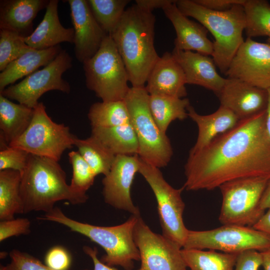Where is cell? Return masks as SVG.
<instances>
[{
	"label": "cell",
	"mask_w": 270,
	"mask_h": 270,
	"mask_svg": "<svg viewBox=\"0 0 270 270\" xmlns=\"http://www.w3.org/2000/svg\"><path fill=\"white\" fill-rule=\"evenodd\" d=\"M138 154H119L116 156L108 173L104 178L102 194L105 202L112 206L140 215L131 197V188L139 170Z\"/></svg>",
	"instance_id": "9a60e30c"
},
{
	"label": "cell",
	"mask_w": 270,
	"mask_h": 270,
	"mask_svg": "<svg viewBox=\"0 0 270 270\" xmlns=\"http://www.w3.org/2000/svg\"><path fill=\"white\" fill-rule=\"evenodd\" d=\"M252 228L270 238V208L264 212Z\"/></svg>",
	"instance_id": "7bdbcfd3"
},
{
	"label": "cell",
	"mask_w": 270,
	"mask_h": 270,
	"mask_svg": "<svg viewBox=\"0 0 270 270\" xmlns=\"http://www.w3.org/2000/svg\"><path fill=\"white\" fill-rule=\"evenodd\" d=\"M74 146L89 164L96 176H106L110 172L116 156L92 136L86 139L74 138Z\"/></svg>",
	"instance_id": "f546056e"
},
{
	"label": "cell",
	"mask_w": 270,
	"mask_h": 270,
	"mask_svg": "<svg viewBox=\"0 0 270 270\" xmlns=\"http://www.w3.org/2000/svg\"><path fill=\"white\" fill-rule=\"evenodd\" d=\"M83 64L86 87L102 102L124 100L130 88L124 62L110 35L96 54Z\"/></svg>",
	"instance_id": "52a82bcc"
},
{
	"label": "cell",
	"mask_w": 270,
	"mask_h": 270,
	"mask_svg": "<svg viewBox=\"0 0 270 270\" xmlns=\"http://www.w3.org/2000/svg\"><path fill=\"white\" fill-rule=\"evenodd\" d=\"M20 194L24 213L51 211L58 201L72 204L84 203L86 194L74 190L66 183L65 172L52 159L29 154L27 164L21 174Z\"/></svg>",
	"instance_id": "3957f363"
},
{
	"label": "cell",
	"mask_w": 270,
	"mask_h": 270,
	"mask_svg": "<svg viewBox=\"0 0 270 270\" xmlns=\"http://www.w3.org/2000/svg\"><path fill=\"white\" fill-rule=\"evenodd\" d=\"M186 270V268H185V269H184V270Z\"/></svg>",
	"instance_id": "7dc6e473"
},
{
	"label": "cell",
	"mask_w": 270,
	"mask_h": 270,
	"mask_svg": "<svg viewBox=\"0 0 270 270\" xmlns=\"http://www.w3.org/2000/svg\"><path fill=\"white\" fill-rule=\"evenodd\" d=\"M150 94L144 87H131L124 102L138 146V155L158 168L168 165L173 154L170 140L159 128L150 110Z\"/></svg>",
	"instance_id": "8992f818"
},
{
	"label": "cell",
	"mask_w": 270,
	"mask_h": 270,
	"mask_svg": "<svg viewBox=\"0 0 270 270\" xmlns=\"http://www.w3.org/2000/svg\"><path fill=\"white\" fill-rule=\"evenodd\" d=\"M58 0H50L46 6L42 20L28 36L26 43L36 50H44L61 42L74 44V32L73 28H66L60 21Z\"/></svg>",
	"instance_id": "44dd1931"
},
{
	"label": "cell",
	"mask_w": 270,
	"mask_h": 270,
	"mask_svg": "<svg viewBox=\"0 0 270 270\" xmlns=\"http://www.w3.org/2000/svg\"><path fill=\"white\" fill-rule=\"evenodd\" d=\"M29 154L15 147L8 146L0 152V170H12L21 173L25 170Z\"/></svg>",
	"instance_id": "d590c367"
},
{
	"label": "cell",
	"mask_w": 270,
	"mask_h": 270,
	"mask_svg": "<svg viewBox=\"0 0 270 270\" xmlns=\"http://www.w3.org/2000/svg\"><path fill=\"white\" fill-rule=\"evenodd\" d=\"M266 109L240 120L204 148L190 152L184 166L187 190H212L238 178L270 179Z\"/></svg>",
	"instance_id": "6da1fadb"
},
{
	"label": "cell",
	"mask_w": 270,
	"mask_h": 270,
	"mask_svg": "<svg viewBox=\"0 0 270 270\" xmlns=\"http://www.w3.org/2000/svg\"><path fill=\"white\" fill-rule=\"evenodd\" d=\"M48 0H4L0 2V29L18 32L25 37L32 30L38 12L46 8Z\"/></svg>",
	"instance_id": "7402d4cb"
},
{
	"label": "cell",
	"mask_w": 270,
	"mask_h": 270,
	"mask_svg": "<svg viewBox=\"0 0 270 270\" xmlns=\"http://www.w3.org/2000/svg\"><path fill=\"white\" fill-rule=\"evenodd\" d=\"M268 178L261 177L234 180L222 184L219 221L222 224L252 227L264 214L260 202Z\"/></svg>",
	"instance_id": "ba28073f"
},
{
	"label": "cell",
	"mask_w": 270,
	"mask_h": 270,
	"mask_svg": "<svg viewBox=\"0 0 270 270\" xmlns=\"http://www.w3.org/2000/svg\"><path fill=\"white\" fill-rule=\"evenodd\" d=\"M74 32V53L80 62L92 57L108 35L94 18L88 0H68Z\"/></svg>",
	"instance_id": "2e32d148"
},
{
	"label": "cell",
	"mask_w": 270,
	"mask_h": 270,
	"mask_svg": "<svg viewBox=\"0 0 270 270\" xmlns=\"http://www.w3.org/2000/svg\"><path fill=\"white\" fill-rule=\"evenodd\" d=\"M194 1L211 10L224 11L236 4L244 6L246 0H194Z\"/></svg>",
	"instance_id": "ab89813d"
},
{
	"label": "cell",
	"mask_w": 270,
	"mask_h": 270,
	"mask_svg": "<svg viewBox=\"0 0 270 270\" xmlns=\"http://www.w3.org/2000/svg\"><path fill=\"white\" fill-rule=\"evenodd\" d=\"M172 53L184 73L186 84L202 86L218 95L226 78L218 72L212 58L196 52L175 48Z\"/></svg>",
	"instance_id": "ffe728a7"
},
{
	"label": "cell",
	"mask_w": 270,
	"mask_h": 270,
	"mask_svg": "<svg viewBox=\"0 0 270 270\" xmlns=\"http://www.w3.org/2000/svg\"><path fill=\"white\" fill-rule=\"evenodd\" d=\"M162 10L176 32L174 48L212 56L214 44L208 38V31L204 26L184 14L178 8L176 0L164 7Z\"/></svg>",
	"instance_id": "ac0fdd59"
},
{
	"label": "cell",
	"mask_w": 270,
	"mask_h": 270,
	"mask_svg": "<svg viewBox=\"0 0 270 270\" xmlns=\"http://www.w3.org/2000/svg\"><path fill=\"white\" fill-rule=\"evenodd\" d=\"M134 242L140 252L138 270H183L186 266L182 248L162 234L152 232L140 216L134 230Z\"/></svg>",
	"instance_id": "4fadbf2b"
},
{
	"label": "cell",
	"mask_w": 270,
	"mask_h": 270,
	"mask_svg": "<svg viewBox=\"0 0 270 270\" xmlns=\"http://www.w3.org/2000/svg\"><path fill=\"white\" fill-rule=\"evenodd\" d=\"M140 216L132 214L119 225L101 226L73 220L54 207L38 219L63 224L71 231L86 236L104 250L106 254L100 259L102 262L110 266H120L126 270H132L134 261L140 260L134 238V228Z\"/></svg>",
	"instance_id": "5b68a950"
},
{
	"label": "cell",
	"mask_w": 270,
	"mask_h": 270,
	"mask_svg": "<svg viewBox=\"0 0 270 270\" xmlns=\"http://www.w3.org/2000/svg\"><path fill=\"white\" fill-rule=\"evenodd\" d=\"M72 66L71 56L62 50L48 64L26 76L20 82L8 86L0 92V94L34 109L38 104L40 97L47 92H70V86L62 76Z\"/></svg>",
	"instance_id": "7c38bea8"
},
{
	"label": "cell",
	"mask_w": 270,
	"mask_h": 270,
	"mask_svg": "<svg viewBox=\"0 0 270 270\" xmlns=\"http://www.w3.org/2000/svg\"><path fill=\"white\" fill-rule=\"evenodd\" d=\"M181 253L190 270H234L238 254L184 248Z\"/></svg>",
	"instance_id": "f1b7e54d"
},
{
	"label": "cell",
	"mask_w": 270,
	"mask_h": 270,
	"mask_svg": "<svg viewBox=\"0 0 270 270\" xmlns=\"http://www.w3.org/2000/svg\"><path fill=\"white\" fill-rule=\"evenodd\" d=\"M91 136L116 156L138 154V142L131 121L108 127L92 128Z\"/></svg>",
	"instance_id": "484cf974"
},
{
	"label": "cell",
	"mask_w": 270,
	"mask_h": 270,
	"mask_svg": "<svg viewBox=\"0 0 270 270\" xmlns=\"http://www.w3.org/2000/svg\"><path fill=\"white\" fill-rule=\"evenodd\" d=\"M268 102L266 108V126L268 134L270 136V88L268 90Z\"/></svg>",
	"instance_id": "bcb514c9"
},
{
	"label": "cell",
	"mask_w": 270,
	"mask_h": 270,
	"mask_svg": "<svg viewBox=\"0 0 270 270\" xmlns=\"http://www.w3.org/2000/svg\"><path fill=\"white\" fill-rule=\"evenodd\" d=\"M25 38L18 32L0 29V71L32 48L26 43Z\"/></svg>",
	"instance_id": "d6a6232c"
},
{
	"label": "cell",
	"mask_w": 270,
	"mask_h": 270,
	"mask_svg": "<svg viewBox=\"0 0 270 270\" xmlns=\"http://www.w3.org/2000/svg\"><path fill=\"white\" fill-rule=\"evenodd\" d=\"M261 252L256 250H247L238 254L234 270H258L262 266Z\"/></svg>",
	"instance_id": "f35d334b"
},
{
	"label": "cell",
	"mask_w": 270,
	"mask_h": 270,
	"mask_svg": "<svg viewBox=\"0 0 270 270\" xmlns=\"http://www.w3.org/2000/svg\"><path fill=\"white\" fill-rule=\"evenodd\" d=\"M260 208L266 210L270 208V179L268 180L260 202Z\"/></svg>",
	"instance_id": "ee69618b"
},
{
	"label": "cell",
	"mask_w": 270,
	"mask_h": 270,
	"mask_svg": "<svg viewBox=\"0 0 270 270\" xmlns=\"http://www.w3.org/2000/svg\"><path fill=\"white\" fill-rule=\"evenodd\" d=\"M62 50L60 45L44 50L31 48L11 62L0 74V92L18 80L51 62Z\"/></svg>",
	"instance_id": "cb8c5ba5"
},
{
	"label": "cell",
	"mask_w": 270,
	"mask_h": 270,
	"mask_svg": "<svg viewBox=\"0 0 270 270\" xmlns=\"http://www.w3.org/2000/svg\"><path fill=\"white\" fill-rule=\"evenodd\" d=\"M83 250L92 258L94 266V270H117L104 264L98 258L97 256L98 250L96 248L84 246Z\"/></svg>",
	"instance_id": "b9f144b4"
},
{
	"label": "cell",
	"mask_w": 270,
	"mask_h": 270,
	"mask_svg": "<svg viewBox=\"0 0 270 270\" xmlns=\"http://www.w3.org/2000/svg\"><path fill=\"white\" fill-rule=\"evenodd\" d=\"M10 262L6 266L0 265V270H54L38 259L18 250L10 252Z\"/></svg>",
	"instance_id": "e575fe53"
},
{
	"label": "cell",
	"mask_w": 270,
	"mask_h": 270,
	"mask_svg": "<svg viewBox=\"0 0 270 270\" xmlns=\"http://www.w3.org/2000/svg\"><path fill=\"white\" fill-rule=\"evenodd\" d=\"M30 222L26 218L0 220V242L14 236L27 234L30 230Z\"/></svg>",
	"instance_id": "8d00e7d4"
},
{
	"label": "cell",
	"mask_w": 270,
	"mask_h": 270,
	"mask_svg": "<svg viewBox=\"0 0 270 270\" xmlns=\"http://www.w3.org/2000/svg\"><path fill=\"white\" fill-rule=\"evenodd\" d=\"M260 252L262 258V266L264 270H270V248Z\"/></svg>",
	"instance_id": "f6af8a7d"
},
{
	"label": "cell",
	"mask_w": 270,
	"mask_h": 270,
	"mask_svg": "<svg viewBox=\"0 0 270 270\" xmlns=\"http://www.w3.org/2000/svg\"><path fill=\"white\" fill-rule=\"evenodd\" d=\"M172 0H136V3L141 9L149 12L158 8H162L172 2Z\"/></svg>",
	"instance_id": "60d3db41"
},
{
	"label": "cell",
	"mask_w": 270,
	"mask_h": 270,
	"mask_svg": "<svg viewBox=\"0 0 270 270\" xmlns=\"http://www.w3.org/2000/svg\"><path fill=\"white\" fill-rule=\"evenodd\" d=\"M187 112L188 116L196 122L198 128L197 140L191 152L204 148L216 138L234 128L240 120L232 112L222 106L208 115L198 114L190 105Z\"/></svg>",
	"instance_id": "603a6c76"
},
{
	"label": "cell",
	"mask_w": 270,
	"mask_h": 270,
	"mask_svg": "<svg viewBox=\"0 0 270 270\" xmlns=\"http://www.w3.org/2000/svg\"><path fill=\"white\" fill-rule=\"evenodd\" d=\"M270 248V238L252 227L223 224L206 230H189L182 248L208 249L228 254Z\"/></svg>",
	"instance_id": "8fae6325"
},
{
	"label": "cell",
	"mask_w": 270,
	"mask_h": 270,
	"mask_svg": "<svg viewBox=\"0 0 270 270\" xmlns=\"http://www.w3.org/2000/svg\"><path fill=\"white\" fill-rule=\"evenodd\" d=\"M224 74L262 89L270 88V46L247 38Z\"/></svg>",
	"instance_id": "5bb4252c"
},
{
	"label": "cell",
	"mask_w": 270,
	"mask_h": 270,
	"mask_svg": "<svg viewBox=\"0 0 270 270\" xmlns=\"http://www.w3.org/2000/svg\"><path fill=\"white\" fill-rule=\"evenodd\" d=\"M217 96L220 106L230 110L240 120L266 110L268 102V90L228 78Z\"/></svg>",
	"instance_id": "e0dca14e"
},
{
	"label": "cell",
	"mask_w": 270,
	"mask_h": 270,
	"mask_svg": "<svg viewBox=\"0 0 270 270\" xmlns=\"http://www.w3.org/2000/svg\"><path fill=\"white\" fill-rule=\"evenodd\" d=\"M149 106L152 116L160 130L166 134L170 124L176 120H184L188 116V98L165 95H150Z\"/></svg>",
	"instance_id": "4316f807"
},
{
	"label": "cell",
	"mask_w": 270,
	"mask_h": 270,
	"mask_svg": "<svg viewBox=\"0 0 270 270\" xmlns=\"http://www.w3.org/2000/svg\"><path fill=\"white\" fill-rule=\"evenodd\" d=\"M75 137L68 126L54 122L48 115L44 104L39 102L34 108L28 128L8 146L58 162L65 150L74 146Z\"/></svg>",
	"instance_id": "9c48e42d"
},
{
	"label": "cell",
	"mask_w": 270,
	"mask_h": 270,
	"mask_svg": "<svg viewBox=\"0 0 270 270\" xmlns=\"http://www.w3.org/2000/svg\"><path fill=\"white\" fill-rule=\"evenodd\" d=\"M68 157L72 168L70 186L76 191L86 194L96 176L78 151L70 152Z\"/></svg>",
	"instance_id": "836d02e7"
},
{
	"label": "cell",
	"mask_w": 270,
	"mask_h": 270,
	"mask_svg": "<svg viewBox=\"0 0 270 270\" xmlns=\"http://www.w3.org/2000/svg\"><path fill=\"white\" fill-rule=\"evenodd\" d=\"M92 14L108 35L116 28L126 10L128 0H88Z\"/></svg>",
	"instance_id": "1f68e13d"
},
{
	"label": "cell",
	"mask_w": 270,
	"mask_h": 270,
	"mask_svg": "<svg viewBox=\"0 0 270 270\" xmlns=\"http://www.w3.org/2000/svg\"><path fill=\"white\" fill-rule=\"evenodd\" d=\"M138 172L148 183L156 198L162 234L183 248L189 230L183 220L185 204L181 193L184 188H173L165 180L159 168L147 164L140 158Z\"/></svg>",
	"instance_id": "30bf717a"
},
{
	"label": "cell",
	"mask_w": 270,
	"mask_h": 270,
	"mask_svg": "<svg viewBox=\"0 0 270 270\" xmlns=\"http://www.w3.org/2000/svg\"><path fill=\"white\" fill-rule=\"evenodd\" d=\"M21 173L12 170H0V220L14 218L16 214H23L20 194Z\"/></svg>",
	"instance_id": "83f0119b"
},
{
	"label": "cell",
	"mask_w": 270,
	"mask_h": 270,
	"mask_svg": "<svg viewBox=\"0 0 270 270\" xmlns=\"http://www.w3.org/2000/svg\"><path fill=\"white\" fill-rule=\"evenodd\" d=\"M156 18L134 4L126 10L110 34L125 65L133 87H144L159 58L154 46Z\"/></svg>",
	"instance_id": "7a4b0ae2"
},
{
	"label": "cell",
	"mask_w": 270,
	"mask_h": 270,
	"mask_svg": "<svg viewBox=\"0 0 270 270\" xmlns=\"http://www.w3.org/2000/svg\"><path fill=\"white\" fill-rule=\"evenodd\" d=\"M34 109L15 104L0 94V139L8 146L20 136L30 126Z\"/></svg>",
	"instance_id": "d4e9b609"
},
{
	"label": "cell",
	"mask_w": 270,
	"mask_h": 270,
	"mask_svg": "<svg viewBox=\"0 0 270 270\" xmlns=\"http://www.w3.org/2000/svg\"><path fill=\"white\" fill-rule=\"evenodd\" d=\"M70 261L68 252L60 246L50 249L45 257L46 264L54 270H68Z\"/></svg>",
	"instance_id": "74e56055"
},
{
	"label": "cell",
	"mask_w": 270,
	"mask_h": 270,
	"mask_svg": "<svg viewBox=\"0 0 270 270\" xmlns=\"http://www.w3.org/2000/svg\"><path fill=\"white\" fill-rule=\"evenodd\" d=\"M176 4L186 16L195 18L214 36L212 58L220 72L225 74L244 41L242 34L246 26L244 6L236 4L224 11L213 10L194 0H176Z\"/></svg>",
	"instance_id": "277c9868"
},
{
	"label": "cell",
	"mask_w": 270,
	"mask_h": 270,
	"mask_svg": "<svg viewBox=\"0 0 270 270\" xmlns=\"http://www.w3.org/2000/svg\"><path fill=\"white\" fill-rule=\"evenodd\" d=\"M150 95L158 94L184 98L187 95L184 73L172 53L160 57L146 82Z\"/></svg>",
	"instance_id": "d6986e66"
},
{
	"label": "cell",
	"mask_w": 270,
	"mask_h": 270,
	"mask_svg": "<svg viewBox=\"0 0 270 270\" xmlns=\"http://www.w3.org/2000/svg\"><path fill=\"white\" fill-rule=\"evenodd\" d=\"M244 7L248 38L266 36L270 46V4L266 0H246Z\"/></svg>",
	"instance_id": "4dcf8cb0"
}]
</instances>
